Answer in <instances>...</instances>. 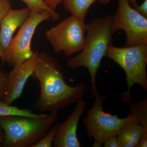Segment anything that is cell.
Segmentation results:
<instances>
[{
    "instance_id": "obj_13",
    "label": "cell",
    "mask_w": 147,
    "mask_h": 147,
    "mask_svg": "<svg viewBox=\"0 0 147 147\" xmlns=\"http://www.w3.org/2000/svg\"><path fill=\"white\" fill-rule=\"evenodd\" d=\"M112 0H62L65 9L72 15L85 21L91 6L96 2L102 5L109 3Z\"/></svg>"
},
{
    "instance_id": "obj_21",
    "label": "cell",
    "mask_w": 147,
    "mask_h": 147,
    "mask_svg": "<svg viewBox=\"0 0 147 147\" xmlns=\"http://www.w3.org/2000/svg\"><path fill=\"white\" fill-rule=\"evenodd\" d=\"M103 144L105 147H119L117 135L109 137L105 140Z\"/></svg>"
},
{
    "instance_id": "obj_20",
    "label": "cell",
    "mask_w": 147,
    "mask_h": 147,
    "mask_svg": "<svg viewBox=\"0 0 147 147\" xmlns=\"http://www.w3.org/2000/svg\"><path fill=\"white\" fill-rule=\"evenodd\" d=\"M43 2L52 11L55 12L58 5L61 3L62 0H42Z\"/></svg>"
},
{
    "instance_id": "obj_23",
    "label": "cell",
    "mask_w": 147,
    "mask_h": 147,
    "mask_svg": "<svg viewBox=\"0 0 147 147\" xmlns=\"http://www.w3.org/2000/svg\"><path fill=\"white\" fill-rule=\"evenodd\" d=\"M135 147H147V133L143 134L137 142Z\"/></svg>"
},
{
    "instance_id": "obj_4",
    "label": "cell",
    "mask_w": 147,
    "mask_h": 147,
    "mask_svg": "<svg viewBox=\"0 0 147 147\" xmlns=\"http://www.w3.org/2000/svg\"><path fill=\"white\" fill-rule=\"evenodd\" d=\"M105 57L117 63L126 74L128 90L119 94L123 102H131L130 90L134 84L147 90V44L123 47H115L112 44L108 46Z\"/></svg>"
},
{
    "instance_id": "obj_22",
    "label": "cell",
    "mask_w": 147,
    "mask_h": 147,
    "mask_svg": "<svg viewBox=\"0 0 147 147\" xmlns=\"http://www.w3.org/2000/svg\"><path fill=\"white\" fill-rule=\"evenodd\" d=\"M133 8L141 15L147 18V0H144L140 5H137Z\"/></svg>"
},
{
    "instance_id": "obj_14",
    "label": "cell",
    "mask_w": 147,
    "mask_h": 147,
    "mask_svg": "<svg viewBox=\"0 0 147 147\" xmlns=\"http://www.w3.org/2000/svg\"><path fill=\"white\" fill-rule=\"evenodd\" d=\"M46 114H36L28 109H21L16 106H11L0 100V117L22 116L38 119H44L47 117Z\"/></svg>"
},
{
    "instance_id": "obj_24",
    "label": "cell",
    "mask_w": 147,
    "mask_h": 147,
    "mask_svg": "<svg viewBox=\"0 0 147 147\" xmlns=\"http://www.w3.org/2000/svg\"><path fill=\"white\" fill-rule=\"evenodd\" d=\"M4 133L0 127V147L2 146L3 142L4 140Z\"/></svg>"
},
{
    "instance_id": "obj_5",
    "label": "cell",
    "mask_w": 147,
    "mask_h": 147,
    "mask_svg": "<svg viewBox=\"0 0 147 147\" xmlns=\"http://www.w3.org/2000/svg\"><path fill=\"white\" fill-rule=\"evenodd\" d=\"M94 97V103L87 111L86 117L83 121L89 138L93 137L94 142L102 146L106 139L117 135L121 129L136 120V119L130 114L126 117L120 118L117 115L105 113L102 108V103L107 96L97 93Z\"/></svg>"
},
{
    "instance_id": "obj_3",
    "label": "cell",
    "mask_w": 147,
    "mask_h": 147,
    "mask_svg": "<svg viewBox=\"0 0 147 147\" xmlns=\"http://www.w3.org/2000/svg\"><path fill=\"white\" fill-rule=\"evenodd\" d=\"M58 110L44 119L22 116L0 117V127L4 133L3 146L32 147L47 134L57 120Z\"/></svg>"
},
{
    "instance_id": "obj_8",
    "label": "cell",
    "mask_w": 147,
    "mask_h": 147,
    "mask_svg": "<svg viewBox=\"0 0 147 147\" xmlns=\"http://www.w3.org/2000/svg\"><path fill=\"white\" fill-rule=\"evenodd\" d=\"M118 6L113 16L111 32L114 34L124 31V47L147 44V18L141 15L129 4L128 0H118Z\"/></svg>"
},
{
    "instance_id": "obj_10",
    "label": "cell",
    "mask_w": 147,
    "mask_h": 147,
    "mask_svg": "<svg viewBox=\"0 0 147 147\" xmlns=\"http://www.w3.org/2000/svg\"><path fill=\"white\" fill-rule=\"evenodd\" d=\"M86 102L82 99L76 102L73 112L62 123H58L53 143L55 147H80L77 137V125L85 111Z\"/></svg>"
},
{
    "instance_id": "obj_2",
    "label": "cell",
    "mask_w": 147,
    "mask_h": 147,
    "mask_svg": "<svg viewBox=\"0 0 147 147\" xmlns=\"http://www.w3.org/2000/svg\"><path fill=\"white\" fill-rule=\"evenodd\" d=\"M113 16L94 18L86 24V43L81 53L67 61L69 67L75 69L81 67L88 69L92 84V96L97 93L96 75L108 46L112 44L111 32Z\"/></svg>"
},
{
    "instance_id": "obj_7",
    "label": "cell",
    "mask_w": 147,
    "mask_h": 147,
    "mask_svg": "<svg viewBox=\"0 0 147 147\" xmlns=\"http://www.w3.org/2000/svg\"><path fill=\"white\" fill-rule=\"evenodd\" d=\"M52 20V15L46 11L42 13H32L21 26L18 33L11 40L1 62L12 67L24 62L34 54L31 48L33 36L37 27L43 21Z\"/></svg>"
},
{
    "instance_id": "obj_11",
    "label": "cell",
    "mask_w": 147,
    "mask_h": 147,
    "mask_svg": "<svg viewBox=\"0 0 147 147\" xmlns=\"http://www.w3.org/2000/svg\"><path fill=\"white\" fill-rule=\"evenodd\" d=\"M28 7L20 9H10L0 24V60L3 59L14 32L31 14Z\"/></svg>"
},
{
    "instance_id": "obj_18",
    "label": "cell",
    "mask_w": 147,
    "mask_h": 147,
    "mask_svg": "<svg viewBox=\"0 0 147 147\" xmlns=\"http://www.w3.org/2000/svg\"><path fill=\"white\" fill-rule=\"evenodd\" d=\"M8 84V74L0 69V100L5 95Z\"/></svg>"
},
{
    "instance_id": "obj_16",
    "label": "cell",
    "mask_w": 147,
    "mask_h": 147,
    "mask_svg": "<svg viewBox=\"0 0 147 147\" xmlns=\"http://www.w3.org/2000/svg\"><path fill=\"white\" fill-rule=\"evenodd\" d=\"M24 2L31 11L32 13H42L43 11H49L52 15V20L57 21L59 20L61 16L57 12H54L47 7L42 0H21Z\"/></svg>"
},
{
    "instance_id": "obj_6",
    "label": "cell",
    "mask_w": 147,
    "mask_h": 147,
    "mask_svg": "<svg viewBox=\"0 0 147 147\" xmlns=\"http://www.w3.org/2000/svg\"><path fill=\"white\" fill-rule=\"evenodd\" d=\"M86 33L85 21L71 15L46 30L45 37L55 53L63 52L65 56L70 57L84 49Z\"/></svg>"
},
{
    "instance_id": "obj_25",
    "label": "cell",
    "mask_w": 147,
    "mask_h": 147,
    "mask_svg": "<svg viewBox=\"0 0 147 147\" xmlns=\"http://www.w3.org/2000/svg\"><path fill=\"white\" fill-rule=\"evenodd\" d=\"M130 5L132 7H134L138 5L137 3V0H128Z\"/></svg>"
},
{
    "instance_id": "obj_15",
    "label": "cell",
    "mask_w": 147,
    "mask_h": 147,
    "mask_svg": "<svg viewBox=\"0 0 147 147\" xmlns=\"http://www.w3.org/2000/svg\"><path fill=\"white\" fill-rule=\"evenodd\" d=\"M129 104V114L136 118V120L142 126L147 128V98L145 97L138 102H131Z\"/></svg>"
},
{
    "instance_id": "obj_12",
    "label": "cell",
    "mask_w": 147,
    "mask_h": 147,
    "mask_svg": "<svg viewBox=\"0 0 147 147\" xmlns=\"http://www.w3.org/2000/svg\"><path fill=\"white\" fill-rule=\"evenodd\" d=\"M147 133V128L137 120L127 124L117 134L119 147H134L143 134Z\"/></svg>"
},
{
    "instance_id": "obj_1",
    "label": "cell",
    "mask_w": 147,
    "mask_h": 147,
    "mask_svg": "<svg viewBox=\"0 0 147 147\" xmlns=\"http://www.w3.org/2000/svg\"><path fill=\"white\" fill-rule=\"evenodd\" d=\"M32 75L38 81L40 86L39 98L35 103V107L39 111L58 110L83 99L86 84L69 86L65 81L58 61L48 53L38 52Z\"/></svg>"
},
{
    "instance_id": "obj_9",
    "label": "cell",
    "mask_w": 147,
    "mask_h": 147,
    "mask_svg": "<svg viewBox=\"0 0 147 147\" xmlns=\"http://www.w3.org/2000/svg\"><path fill=\"white\" fill-rule=\"evenodd\" d=\"M38 51L24 62L16 63L8 74V84L3 102L11 105L21 96L28 79L33 74Z\"/></svg>"
},
{
    "instance_id": "obj_17",
    "label": "cell",
    "mask_w": 147,
    "mask_h": 147,
    "mask_svg": "<svg viewBox=\"0 0 147 147\" xmlns=\"http://www.w3.org/2000/svg\"><path fill=\"white\" fill-rule=\"evenodd\" d=\"M58 124L53 125L47 134L32 147H51L57 132Z\"/></svg>"
},
{
    "instance_id": "obj_19",
    "label": "cell",
    "mask_w": 147,
    "mask_h": 147,
    "mask_svg": "<svg viewBox=\"0 0 147 147\" xmlns=\"http://www.w3.org/2000/svg\"><path fill=\"white\" fill-rule=\"evenodd\" d=\"M11 3L9 0H0V24L9 11L11 9Z\"/></svg>"
}]
</instances>
